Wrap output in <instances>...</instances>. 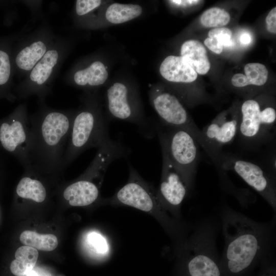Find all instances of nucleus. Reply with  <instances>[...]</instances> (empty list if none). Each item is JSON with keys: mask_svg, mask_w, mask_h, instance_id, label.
<instances>
[{"mask_svg": "<svg viewBox=\"0 0 276 276\" xmlns=\"http://www.w3.org/2000/svg\"><path fill=\"white\" fill-rule=\"evenodd\" d=\"M20 242L26 246L36 249L51 251L56 248L58 241L56 236L48 234H40L31 231H25L19 237Z\"/></svg>", "mask_w": 276, "mask_h": 276, "instance_id": "5701e85b", "label": "nucleus"}, {"mask_svg": "<svg viewBox=\"0 0 276 276\" xmlns=\"http://www.w3.org/2000/svg\"><path fill=\"white\" fill-rule=\"evenodd\" d=\"M245 75L250 85L261 86L267 80L268 71L266 66L260 63H249L244 67Z\"/></svg>", "mask_w": 276, "mask_h": 276, "instance_id": "393cba45", "label": "nucleus"}, {"mask_svg": "<svg viewBox=\"0 0 276 276\" xmlns=\"http://www.w3.org/2000/svg\"><path fill=\"white\" fill-rule=\"evenodd\" d=\"M231 82L234 86L238 88L244 87L250 85L246 76L241 73L234 75Z\"/></svg>", "mask_w": 276, "mask_h": 276, "instance_id": "7c9ffc66", "label": "nucleus"}, {"mask_svg": "<svg viewBox=\"0 0 276 276\" xmlns=\"http://www.w3.org/2000/svg\"><path fill=\"white\" fill-rule=\"evenodd\" d=\"M87 241L91 248L97 254L104 255L109 250L105 238L97 232H91L87 236Z\"/></svg>", "mask_w": 276, "mask_h": 276, "instance_id": "a878e982", "label": "nucleus"}, {"mask_svg": "<svg viewBox=\"0 0 276 276\" xmlns=\"http://www.w3.org/2000/svg\"><path fill=\"white\" fill-rule=\"evenodd\" d=\"M0 144L15 155L25 170L32 169L30 159V124L26 106L22 104L0 124Z\"/></svg>", "mask_w": 276, "mask_h": 276, "instance_id": "0eeeda50", "label": "nucleus"}, {"mask_svg": "<svg viewBox=\"0 0 276 276\" xmlns=\"http://www.w3.org/2000/svg\"><path fill=\"white\" fill-rule=\"evenodd\" d=\"M130 181L116 194L117 201L145 212L153 210L157 205L156 196L129 165Z\"/></svg>", "mask_w": 276, "mask_h": 276, "instance_id": "ddd939ff", "label": "nucleus"}, {"mask_svg": "<svg viewBox=\"0 0 276 276\" xmlns=\"http://www.w3.org/2000/svg\"><path fill=\"white\" fill-rule=\"evenodd\" d=\"M237 136L244 147L260 148L274 140L276 131V111L271 106L262 107L254 99L245 100L241 105Z\"/></svg>", "mask_w": 276, "mask_h": 276, "instance_id": "20e7f679", "label": "nucleus"}, {"mask_svg": "<svg viewBox=\"0 0 276 276\" xmlns=\"http://www.w3.org/2000/svg\"><path fill=\"white\" fill-rule=\"evenodd\" d=\"M201 24L207 28H220L230 21L229 13L224 9L213 7L205 10L200 18Z\"/></svg>", "mask_w": 276, "mask_h": 276, "instance_id": "b1692460", "label": "nucleus"}, {"mask_svg": "<svg viewBox=\"0 0 276 276\" xmlns=\"http://www.w3.org/2000/svg\"><path fill=\"white\" fill-rule=\"evenodd\" d=\"M117 159L116 153L107 147L98 150L91 163L82 175L63 190V198L74 206L92 204L98 198L99 191L94 179L102 178L110 164Z\"/></svg>", "mask_w": 276, "mask_h": 276, "instance_id": "423d86ee", "label": "nucleus"}, {"mask_svg": "<svg viewBox=\"0 0 276 276\" xmlns=\"http://www.w3.org/2000/svg\"><path fill=\"white\" fill-rule=\"evenodd\" d=\"M159 72L167 80L177 83H191L197 78V74L181 56L170 55L161 63Z\"/></svg>", "mask_w": 276, "mask_h": 276, "instance_id": "dca6fc26", "label": "nucleus"}, {"mask_svg": "<svg viewBox=\"0 0 276 276\" xmlns=\"http://www.w3.org/2000/svg\"><path fill=\"white\" fill-rule=\"evenodd\" d=\"M27 276H40L35 270H32L27 274Z\"/></svg>", "mask_w": 276, "mask_h": 276, "instance_id": "f704fd0d", "label": "nucleus"}, {"mask_svg": "<svg viewBox=\"0 0 276 276\" xmlns=\"http://www.w3.org/2000/svg\"><path fill=\"white\" fill-rule=\"evenodd\" d=\"M25 171L26 175L20 179L17 185V195L21 199L36 203L44 202L48 196L47 190L43 183L35 177L36 171L33 169Z\"/></svg>", "mask_w": 276, "mask_h": 276, "instance_id": "f3484780", "label": "nucleus"}, {"mask_svg": "<svg viewBox=\"0 0 276 276\" xmlns=\"http://www.w3.org/2000/svg\"><path fill=\"white\" fill-rule=\"evenodd\" d=\"M75 114L63 162V170L82 153L100 148L111 139L108 125L98 108L87 104Z\"/></svg>", "mask_w": 276, "mask_h": 276, "instance_id": "7ed1b4c3", "label": "nucleus"}, {"mask_svg": "<svg viewBox=\"0 0 276 276\" xmlns=\"http://www.w3.org/2000/svg\"><path fill=\"white\" fill-rule=\"evenodd\" d=\"M60 56V52L58 50L48 49L43 57L30 71L29 80L22 88V98L32 94H37L43 98L47 94V84L58 63Z\"/></svg>", "mask_w": 276, "mask_h": 276, "instance_id": "4468645a", "label": "nucleus"}, {"mask_svg": "<svg viewBox=\"0 0 276 276\" xmlns=\"http://www.w3.org/2000/svg\"><path fill=\"white\" fill-rule=\"evenodd\" d=\"M108 109L113 118L136 124L140 128L151 130V125L145 123L132 107L128 88L123 83L117 82L107 91Z\"/></svg>", "mask_w": 276, "mask_h": 276, "instance_id": "2eb2a0df", "label": "nucleus"}, {"mask_svg": "<svg viewBox=\"0 0 276 276\" xmlns=\"http://www.w3.org/2000/svg\"><path fill=\"white\" fill-rule=\"evenodd\" d=\"M204 43L209 49L216 54H219L223 51V46L214 38H206Z\"/></svg>", "mask_w": 276, "mask_h": 276, "instance_id": "2f4dec72", "label": "nucleus"}, {"mask_svg": "<svg viewBox=\"0 0 276 276\" xmlns=\"http://www.w3.org/2000/svg\"><path fill=\"white\" fill-rule=\"evenodd\" d=\"M39 254L37 249L28 246L19 247L15 251V259L10 265L11 272L16 276H25L33 270Z\"/></svg>", "mask_w": 276, "mask_h": 276, "instance_id": "412c9836", "label": "nucleus"}, {"mask_svg": "<svg viewBox=\"0 0 276 276\" xmlns=\"http://www.w3.org/2000/svg\"><path fill=\"white\" fill-rule=\"evenodd\" d=\"M11 74V64L8 55L0 50V86L5 84Z\"/></svg>", "mask_w": 276, "mask_h": 276, "instance_id": "cd10ccee", "label": "nucleus"}, {"mask_svg": "<svg viewBox=\"0 0 276 276\" xmlns=\"http://www.w3.org/2000/svg\"><path fill=\"white\" fill-rule=\"evenodd\" d=\"M222 221L225 240L223 259L229 272L239 273L268 253L273 239V229L269 224L256 222L229 209L222 212Z\"/></svg>", "mask_w": 276, "mask_h": 276, "instance_id": "f257e3e1", "label": "nucleus"}, {"mask_svg": "<svg viewBox=\"0 0 276 276\" xmlns=\"http://www.w3.org/2000/svg\"><path fill=\"white\" fill-rule=\"evenodd\" d=\"M107 77L108 72L103 63L96 61L86 68L77 71L74 75V81L80 86H97L103 84Z\"/></svg>", "mask_w": 276, "mask_h": 276, "instance_id": "aec40b11", "label": "nucleus"}, {"mask_svg": "<svg viewBox=\"0 0 276 276\" xmlns=\"http://www.w3.org/2000/svg\"><path fill=\"white\" fill-rule=\"evenodd\" d=\"M142 13V8L140 5L115 3L108 7L105 16L110 22L119 24L132 20Z\"/></svg>", "mask_w": 276, "mask_h": 276, "instance_id": "4be33fe9", "label": "nucleus"}, {"mask_svg": "<svg viewBox=\"0 0 276 276\" xmlns=\"http://www.w3.org/2000/svg\"><path fill=\"white\" fill-rule=\"evenodd\" d=\"M180 55L188 64L199 75H205L211 65L206 51L203 44L196 40L184 42L180 49Z\"/></svg>", "mask_w": 276, "mask_h": 276, "instance_id": "a211bd4d", "label": "nucleus"}, {"mask_svg": "<svg viewBox=\"0 0 276 276\" xmlns=\"http://www.w3.org/2000/svg\"><path fill=\"white\" fill-rule=\"evenodd\" d=\"M251 41L250 35L246 33L242 34L240 37V43L244 45H247L249 44Z\"/></svg>", "mask_w": 276, "mask_h": 276, "instance_id": "72a5a7b5", "label": "nucleus"}, {"mask_svg": "<svg viewBox=\"0 0 276 276\" xmlns=\"http://www.w3.org/2000/svg\"><path fill=\"white\" fill-rule=\"evenodd\" d=\"M74 115L68 111L42 108L30 117L33 169L50 174L63 170V158Z\"/></svg>", "mask_w": 276, "mask_h": 276, "instance_id": "f03ea898", "label": "nucleus"}, {"mask_svg": "<svg viewBox=\"0 0 276 276\" xmlns=\"http://www.w3.org/2000/svg\"><path fill=\"white\" fill-rule=\"evenodd\" d=\"M267 30L273 34L276 33V7L270 10L266 17Z\"/></svg>", "mask_w": 276, "mask_h": 276, "instance_id": "c756f323", "label": "nucleus"}, {"mask_svg": "<svg viewBox=\"0 0 276 276\" xmlns=\"http://www.w3.org/2000/svg\"><path fill=\"white\" fill-rule=\"evenodd\" d=\"M208 36L209 38L216 39L223 47H231L234 45V42L231 39L232 31L227 28L220 27L213 29L209 32Z\"/></svg>", "mask_w": 276, "mask_h": 276, "instance_id": "bb28decb", "label": "nucleus"}, {"mask_svg": "<svg viewBox=\"0 0 276 276\" xmlns=\"http://www.w3.org/2000/svg\"><path fill=\"white\" fill-rule=\"evenodd\" d=\"M48 50V45L44 41L35 40L22 49L17 54L15 59L16 65L22 71L30 72Z\"/></svg>", "mask_w": 276, "mask_h": 276, "instance_id": "6ab92c4d", "label": "nucleus"}, {"mask_svg": "<svg viewBox=\"0 0 276 276\" xmlns=\"http://www.w3.org/2000/svg\"><path fill=\"white\" fill-rule=\"evenodd\" d=\"M101 4L100 0H77L76 12L80 16L85 15L98 7Z\"/></svg>", "mask_w": 276, "mask_h": 276, "instance_id": "c85d7f7f", "label": "nucleus"}, {"mask_svg": "<svg viewBox=\"0 0 276 276\" xmlns=\"http://www.w3.org/2000/svg\"><path fill=\"white\" fill-rule=\"evenodd\" d=\"M219 167L236 172L275 211L276 187L273 175L254 162L224 154L220 155Z\"/></svg>", "mask_w": 276, "mask_h": 276, "instance_id": "6e6552de", "label": "nucleus"}, {"mask_svg": "<svg viewBox=\"0 0 276 276\" xmlns=\"http://www.w3.org/2000/svg\"><path fill=\"white\" fill-rule=\"evenodd\" d=\"M161 148L191 188L199 158V144L188 130L164 125H153Z\"/></svg>", "mask_w": 276, "mask_h": 276, "instance_id": "39448f33", "label": "nucleus"}, {"mask_svg": "<svg viewBox=\"0 0 276 276\" xmlns=\"http://www.w3.org/2000/svg\"><path fill=\"white\" fill-rule=\"evenodd\" d=\"M152 103L163 125L188 130L211 158V153L201 130L176 96L168 92H161L153 96Z\"/></svg>", "mask_w": 276, "mask_h": 276, "instance_id": "1a4fd4ad", "label": "nucleus"}, {"mask_svg": "<svg viewBox=\"0 0 276 276\" xmlns=\"http://www.w3.org/2000/svg\"><path fill=\"white\" fill-rule=\"evenodd\" d=\"M162 173L158 196L166 204L175 208L179 206L190 188L176 169L166 151L162 148Z\"/></svg>", "mask_w": 276, "mask_h": 276, "instance_id": "f8f14e48", "label": "nucleus"}, {"mask_svg": "<svg viewBox=\"0 0 276 276\" xmlns=\"http://www.w3.org/2000/svg\"><path fill=\"white\" fill-rule=\"evenodd\" d=\"M239 113L233 109L225 111L201 130L211 153V158L218 167L222 148L232 143L237 136L240 122Z\"/></svg>", "mask_w": 276, "mask_h": 276, "instance_id": "9b49d317", "label": "nucleus"}, {"mask_svg": "<svg viewBox=\"0 0 276 276\" xmlns=\"http://www.w3.org/2000/svg\"><path fill=\"white\" fill-rule=\"evenodd\" d=\"M212 229L206 225L197 228L190 242L188 269L190 276H220L215 260L216 254Z\"/></svg>", "mask_w": 276, "mask_h": 276, "instance_id": "9d476101", "label": "nucleus"}, {"mask_svg": "<svg viewBox=\"0 0 276 276\" xmlns=\"http://www.w3.org/2000/svg\"><path fill=\"white\" fill-rule=\"evenodd\" d=\"M172 3L181 6H187L199 3L200 1H171Z\"/></svg>", "mask_w": 276, "mask_h": 276, "instance_id": "473e14b6", "label": "nucleus"}]
</instances>
